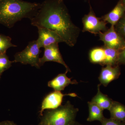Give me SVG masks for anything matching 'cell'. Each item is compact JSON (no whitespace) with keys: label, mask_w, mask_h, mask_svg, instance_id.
Masks as SVG:
<instances>
[{"label":"cell","mask_w":125,"mask_h":125,"mask_svg":"<svg viewBox=\"0 0 125 125\" xmlns=\"http://www.w3.org/2000/svg\"><path fill=\"white\" fill-rule=\"evenodd\" d=\"M1 78V76H0V78Z\"/></svg>","instance_id":"cell-26"},{"label":"cell","mask_w":125,"mask_h":125,"mask_svg":"<svg viewBox=\"0 0 125 125\" xmlns=\"http://www.w3.org/2000/svg\"><path fill=\"white\" fill-rule=\"evenodd\" d=\"M123 2V4H124V5L125 6V0H121Z\"/></svg>","instance_id":"cell-25"},{"label":"cell","mask_w":125,"mask_h":125,"mask_svg":"<svg viewBox=\"0 0 125 125\" xmlns=\"http://www.w3.org/2000/svg\"><path fill=\"white\" fill-rule=\"evenodd\" d=\"M114 27L116 32L125 39V13Z\"/></svg>","instance_id":"cell-20"},{"label":"cell","mask_w":125,"mask_h":125,"mask_svg":"<svg viewBox=\"0 0 125 125\" xmlns=\"http://www.w3.org/2000/svg\"><path fill=\"white\" fill-rule=\"evenodd\" d=\"M88 103L89 114L87 121L89 122L98 121L102 122L105 118L103 113V110L98 106L92 102H88Z\"/></svg>","instance_id":"cell-16"},{"label":"cell","mask_w":125,"mask_h":125,"mask_svg":"<svg viewBox=\"0 0 125 125\" xmlns=\"http://www.w3.org/2000/svg\"><path fill=\"white\" fill-rule=\"evenodd\" d=\"M103 47L105 51V57L102 66L108 65L113 66L118 65V57L120 51L104 46Z\"/></svg>","instance_id":"cell-15"},{"label":"cell","mask_w":125,"mask_h":125,"mask_svg":"<svg viewBox=\"0 0 125 125\" xmlns=\"http://www.w3.org/2000/svg\"><path fill=\"white\" fill-rule=\"evenodd\" d=\"M78 111V108L67 101L64 105L43 113L39 125H70L75 121Z\"/></svg>","instance_id":"cell-3"},{"label":"cell","mask_w":125,"mask_h":125,"mask_svg":"<svg viewBox=\"0 0 125 125\" xmlns=\"http://www.w3.org/2000/svg\"><path fill=\"white\" fill-rule=\"evenodd\" d=\"M65 72V73L59 74L48 83V87L52 88L55 91L61 92L64 90L65 88L70 84H77L76 80H71V78L67 77Z\"/></svg>","instance_id":"cell-12"},{"label":"cell","mask_w":125,"mask_h":125,"mask_svg":"<svg viewBox=\"0 0 125 125\" xmlns=\"http://www.w3.org/2000/svg\"><path fill=\"white\" fill-rule=\"evenodd\" d=\"M69 96L72 97H77L75 93L63 94L59 91H54L50 93L45 98L42 103V106L39 113L42 116L45 110H52L59 107L61 105L63 97Z\"/></svg>","instance_id":"cell-8"},{"label":"cell","mask_w":125,"mask_h":125,"mask_svg":"<svg viewBox=\"0 0 125 125\" xmlns=\"http://www.w3.org/2000/svg\"><path fill=\"white\" fill-rule=\"evenodd\" d=\"M102 125H125V123L116 120L111 118H105L102 121Z\"/></svg>","instance_id":"cell-21"},{"label":"cell","mask_w":125,"mask_h":125,"mask_svg":"<svg viewBox=\"0 0 125 125\" xmlns=\"http://www.w3.org/2000/svg\"><path fill=\"white\" fill-rule=\"evenodd\" d=\"M83 32H89L94 34H99L100 32L107 30V23L101 18L96 17L90 5V11L83 18Z\"/></svg>","instance_id":"cell-5"},{"label":"cell","mask_w":125,"mask_h":125,"mask_svg":"<svg viewBox=\"0 0 125 125\" xmlns=\"http://www.w3.org/2000/svg\"><path fill=\"white\" fill-rule=\"evenodd\" d=\"M70 125H81V124H80V123H78V122H76L75 121H74V122H73V123H72Z\"/></svg>","instance_id":"cell-24"},{"label":"cell","mask_w":125,"mask_h":125,"mask_svg":"<svg viewBox=\"0 0 125 125\" xmlns=\"http://www.w3.org/2000/svg\"><path fill=\"white\" fill-rule=\"evenodd\" d=\"M125 13V6L122 1L120 0L116 6L108 13L101 18L106 22L112 26H115L122 18Z\"/></svg>","instance_id":"cell-11"},{"label":"cell","mask_w":125,"mask_h":125,"mask_svg":"<svg viewBox=\"0 0 125 125\" xmlns=\"http://www.w3.org/2000/svg\"><path fill=\"white\" fill-rule=\"evenodd\" d=\"M105 57V51L103 47L94 48L90 51V61L94 64H99L102 66Z\"/></svg>","instance_id":"cell-17"},{"label":"cell","mask_w":125,"mask_h":125,"mask_svg":"<svg viewBox=\"0 0 125 125\" xmlns=\"http://www.w3.org/2000/svg\"><path fill=\"white\" fill-rule=\"evenodd\" d=\"M42 52L37 40L31 41L23 50L16 53L13 62H19L23 64H29L40 69L39 55Z\"/></svg>","instance_id":"cell-4"},{"label":"cell","mask_w":125,"mask_h":125,"mask_svg":"<svg viewBox=\"0 0 125 125\" xmlns=\"http://www.w3.org/2000/svg\"><path fill=\"white\" fill-rule=\"evenodd\" d=\"M30 20L33 26L55 31L70 46L77 42L80 29L72 21L63 0H46Z\"/></svg>","instance_id":"cell-1"},{"label":"cell","mask_w":125,"mask_h":125,"mask_svg":"<svg viewBox=\"0 0 125 125\" xmlns=\"http://www.w3.org/2000/svg\"><path fill=\"white\" fill-rule=\"evenodd\" d=\"M118 64L125 65V46L123 49L120 51Z\"/></svg>","instance_id":"cell-22"},{"label":"cell","mask_w":125,"mask_h":125,"mask_svg":"<svg viewBox=\"0 0 125 125\" xmlns=\"http://www.w3.org/2000/svg\"><path fill=\"white\" fill-rule=\"evenodd\" d=\"M109 111L111 118L125 123V105L113 101Z\"/></svg>","instance_id":"cell-14"},{"label":"cell","mask_w":125,"mask_h":125,"mask_svg":"<svg viewBox=\"0 0 125 125\" xmlns=\"http://www.w3.org/2000/svg\"><path fill=\"white\" fill-rule=\"evenodd\" d=\"M13 62V61L9 60L6 53L0 54V76L4 72L11 67Z\"/></svg>","instance_id":"cell-19"},{"label":"cell","mask_w":125,"mask_h":125,"mask_svg":"<svg viewBox=\"0 0 125 125\" xmlns=\"http://www.w3.org/2000/svg\"><path fill=\"white\" fill-rule=\"evenodd\" d=\"M38 29V38L37 41L40 48H45L53 43L64 42L60 36L55 31L45 28Z\"/></svg>","instance_id":"cell-9"},{"label":"cell","mask_w":125,"mask_h":125,"mask_svg":"<svg viewBox=\"0 0 125 125\" xmlns=\"http://www.w3.org/2000/svg\"><path fill=\"white\" fill-rule=\"evenodd\" d=\"M101 85V84L100 83L98 85L97 93L92 98L91 102L96 104L103 110H109L113 101L107 95L101 92L100 88Z\"/></svg>","instance_id":"cell-13"},{"label":"cell","mask_w":125,"mask_h":125,"mask_svg":"<svg viewBox=\"0 0 125 125\" xmlns=\"http://www.w3.org/2000/svg\"><path fill=\"white\" fill-rule=\"evenodd\" d=\"M99 34L104 46L120 51L125 47V39L116 32L114 26L111 25L106 31L100 32Z\"/></svg>","instance_id":"cell-6"},{"label":"cell","mask_w":125,"mask_h":125,"mask_svg":"<svg viewBox=\"0 0 125 125\" xmlns=\"http://www.w3.org/2000/svg\"><path fill=\"white\" fill-rule=\"evenodd\" d=\"M41 4L23 0H0V24L9 28L24 18L32 19Z\"/></svg>","instance_id":"cell-2"},{"label":"cell","mask_w":125,"mask_h":125,"mask_svg":"<svg viewBox=\"0 0 125 125\" xmlns=\"http://www.w3.org/2000/svg\"><path fill=\"white\" fill-rule=\"evenodd\" d=\"M43 56L39 59V64L40 67L45 62H54L63 65L66 69V73L71 72L69 67L66 64L63 60L62 56L59 50L58 43H53L44 48Z\"/></svg>","instance_id":"cell-7"},{"label":"cell","mask_w":125,"mask_h":125,"mask_svg":"<svg viewBox=\"0 0 125 125\" xmlns=\"http://www.w3.org/2000/svg\"><path fill=\"white\" fill-rule=\"evenodd\" d=\"M0 125H18L11 121L6 120L0 122Z\"/></svg>","instance_id":"cell-23"},{"label":"cell","mask_w":125,"mask_h":125,"mask_svg":"<svg viewBox=\"0 0 125 125\" xmlns=\"http://www.w3.org/2000/svg\"><path fill=\"white\" fill-rule=\"evenodd\" d=\"M120 69L119 65L113 66L108 65L103 67L98 79L101 84L107 87L112 81L119 78L120 75Z\"/></svg>","instance_id":"cell-10"},{"label":"cell","mask_w":125,"mask_h":125,"mask_svg":"<svg viewBox=\"0 0 125 125\" xmlns=\"http://www.w3.org/2000/svg\"><path fill=\"white\" fill-rule=\"evenodd\" d=\"M11 38L9 36L0 34V54L6 53L7 49L12 47H16L11 42Z\"/></svg>","instance_id":"cell-18"}]
</instances>
